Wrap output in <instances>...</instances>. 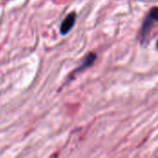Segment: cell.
I'll return each mask as SVG.
<instances>
[{"instance_id": "6da1fadb", "label": "cell", "mask_w": 158, "mask_h": 158, "mask_svg": "<svg viewBox=\"0 0 158 158\" xmlns=\"http://www.w3.org/2000/svg\"><path fill=\"white\" fill-rule=\"evenodd\" d=\"M155 22H158V6L153 7L149 11L148 15L146 16V18L143 23V27H142V31H141V44H142V45L145 44L147 37H148Z\"/></svg>"}, {"instance_id": "277c9868", "label": "cell", "mask_w": 158, "mask_h": 158, "mask_svg": "<svg viewBox=\"0 0 158 158\" xmlns=\"http://www.w3.org/2000/svg\"><path fill=\"white\" fill-rule=\"evenodd\" d=\"M156 49H157V50H158V41H157V42H156Z\"/></svg>"}, {"instance_id": "3957f363", "label": "cell", "mask_w": 158, "mask_h": 158, "mask_svg": "<svg viewBox=\"0 0 158 158\" xmlns=\"http://www.w3.org/2000/svg\"><path fill=\"white\" fill-rule=\"evenodd\" d=\"M96 57H97V56H96V54H95V53H89V54L86 56V57L84 58L82 64H81L78 69H76V70L74 71V73H79V72L84 70L85 69L91 67V66L94 63Z\"/></svg>"}, {"instance_id": "7a4b0ae2", "label": "cell", "mask_w": 158, "mask_h": 158, "mask_svg": "<svg viewBox=\"0 0 158 158\" xmlns=\"http://www.w3.org/2000/svg\"><path fill=\"white\" fill-rule=\"evenodd\" d=\"M75 21H76V13L72 12V13L69 14L61 23V26H60L61 34H63V35L67 34L73 28Z\"/></svg>"}]
</instances>
